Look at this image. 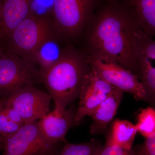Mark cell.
<instances>
[{"label":"cell","instance_id":"obj_1","mask_svg":"<svg viewBox=\"0 0 155 155\" xmlns=\"http://www.w3.org/2000/svg\"><path fill=\"white\" fill-rule=\"evenodd\" d=\"M86 29V53L107 56L141 78L137 57L145 33L130 6L108 0L94 13Z\"/></svg>","mask_w":155,"mask_h":155},{"label":"cell","instance_id":"obj_2","mask_svg":"<svg viewBox=\"0 0 155 155\" xmlns=\"http://www.w3.org/2000/svg\"><path fill=\"white\" fill-rule=\"evenodd\" d=\"M90 69L86 52L68 46L61 50L50 66L39 70L40 81L55 104L66 108L79 97Z\"/></svg>","mask_w":155,"mask_h":155},{"label":"cell","instance_id":"obj_3","mask_svg":"<svg viewBox=\"0 0 155 155\" xmlns=\"http://www.w3.org/2000/svg\"><path fill=\"white\" fill-rule=\"evenodd\" d=\"M55 39L51 17L31 12L7 39L6 48L7 51L36 64L41 49Z\"/></svg>","mask_w":155,"mask_h":155},{"label":"cell","instance_id":"obj_4","mask_svg":"<svg viewBox=\"0 0 155 155\" xmlns=\"http://www.w3.org/2000/svg\"><path fill=\"white\" fill-rule=\"evenodd\" d=\"M98 0H54L51 21L56 39L75 38L86 29Z\"/></svg>","mask_w":155,"mask_h":155},{"label":"cell","instance_id":"obj_5","mask_svg":"<svg viewBox=\"0 0 155 155\" xmlns=\"http://www.w3.org/2000/svg\"><path fill=\"white\" fill-rule=\"evenodd\" d=\"M60 144L46 138L34 121L24 123L16 132L4 137L2 155H56Z\"/></svg>","mask_w":155,"mask_h":155},{"label":"cell","instance_id":"obj_6","mask_svg":"<svg viewBox=\"0 0 155 155\" xmlns=\"http://www.w3.org/2000/svg\"><path fill=\"white\" fill-rule=\"evenodd\" d=\"M40 80L35 64L7 51L0 57V97L5 98Z\"/></svg>","mask_w":155,"mask_h":155},{"label":"cell","instance_id":"obj_7","mask_svg":"<svg viewBox=\"0 0 155 155\" xmlns=\"http://www.w3.org/2000/svg\"><path fill=\"white\" fill-rule=\"evenodd\" d=\"M87 53L91 67L111 85L133 95L137 101H147L146 92L138 76L107 56Z\"/></svg>","mask_w":155,"mask_h":155},{"label":"cell","instance_id":"obj_8","mask_svg":"<svg viewBox=\"0 0 155 155\" xmlns=\"http://www.w3.org/2000/svg\"><path fill=\"white\" fill-rule=\"evenodd\" d=\"M1 99L14 108L25 123L36 121L50 113L52 98L48 93L29 86Z\"/></svg>","mask_w":155,"mask_h":155},{"label":"cell","instance_id":"obj_9","mask_svg":"<svg viewBox=\"0 0 155 155\" xmlns=\"http://www.w3.org/2000/svg\"><path fill=\"white\" fill-rule=\"evenodd\" d=\"M115 87L91 67L84 78L78 97L79 101L75 117L76 124L85 116H90Z\"/></svg>","mask_w":155,"mask_h":155},{"label":"cell","instance_id":"obj_10","mask_svg":"<svg viewBox=\"0 0 155 155\" xmlns=\"http://www.w3.org/2000/svg\"><path fill=\"white\" fill-rule=\"evenodd\" d=\"M55 104L54 110L39 119L38 122L41 130L47 139L54 143H67L66 136L69 129L76 125L75 112L73 108L67 110Z\"/></svg>","mask_w":155,"mask_h":155},{"label":"cell","instance_id":"obj_11","mask_svg":"<svg viewBox=\"0 0 155 155\" xmlns=\"http://www.w3.org/2000/svg\"><path fill=\"white\" fill-rule=\"evenodd\" d=\"M31 0H2L0 9V38L7 40L31 12Z\"/></svg>","mask_w":155,"mask_h":155},{"label":"cell","instance_id":"obj_12","mask_svg":"<svg viewBox=\"0 0 155 155\" xmlns=\"http://www.w3.org/2000/svg\"><path fill=\"white\" fill-rule=\"evenodd\" d=\"M124 91L115 87L110 94L90 116L93 122L90 131L92 135L102 133L113 120L122 101Z\"/></svg>","mask_w":155,"mask_h":155},{"label":"cell","instance_id":"obj_13","mask_svg":"<svg viewBox=\"0 0 155 155\" xmlns=\"http://www.w3.org/2000/svg\"><path fill=\"white\" fill-rule=\"evenodd\" d=\"M134 10L142 30L148 36L155 34V0H123Z\"/></svg>","mask_w":155,"mask_h":155},{"label":"cell","instance_id":"obj_14","mask_svg":"<svg viewBox=\"0 0 155 155\" xmlns=\"http://www.w3.org/2000/svg\"><path fill=\"white\" fill-rule=\"evenodd\" d=\"M137 129L135 125L127 120L116 119L113 123L112 132L107 138L123 148L130 150L133 148Z\"/></svg>","mask_w":155,"mask_h":155},{"label":"cell","instance_id":"obj_15","mask_svg":"<svg viewBox=\"0 0 155 155\" xmlns=\"http://www.w3.org/2000/svg\"><path fill=\"white\" fill-rule=\"evenodd\" d=\"M137 62L140 73L142 83L146 92L147 101L154 104L155 98V69L150 59L139 55Z\"/></svg>","mask_w":155,"mask_h":155},{"label":"cell","instance_id":"obj_16","mask_svg":"<svg viewBox=\"0 0 155 155\" xmlns=\"http://www.w3.org/2000/svg\"><path fill=\"white\" fill-rule=\"evenodd\" d=\"M103 146L97 140L78 143H65L56 155H98Z\"/></svg>","mask_w":155,"mask_h":155},{"label":"cell","instance_id":"obj_17","mask_svg":"<svg viewBox=\"0 0 155 155\" xmlns=\"http://www.w3.org/2000/svg\"><path fill=\"white\" fill-rule=\"evenodd\" d=\"M135 127L137 132L146 138L155 133V110L148 107L142 110L137 117Z\"/></svg>","mask_w":155,"mask_h":155},{"label":"cell","instance_id":"obj_18","mask_svg":"<svg viewBox=\"0 0 155 155\" xmlns=\"http://www.w3.org/2000/svg\"><path fill=\"white\" fill-rule=\"evenodd\" d=\"M22 125L11 121L0 110V140L3 142L4 137L16 132Z\"/></svg>","mask_w":155,"mask_h":155},{"label":"cell","instance_id":"obj_19","mask_svg":"<svg viewBox=\"0 0 155 155\" xmlns=\"http://www.w3.org/2000/svg\"><path fill=\"white\" fill-rule=\"evenodd\" d=\"M149 58L152 61L155 59V42L153 38L145 33L143 35L139 47L138 55Z\"/></svg>","mask_w":155,"mask_h":155},{"label":"cell","instance_id":"obj_20","mask_svg":"<svg viewBox=\"0 0 155 155\" xmlns=\"http://www.w3.org/2000/svg\"><path fill=\"white\" fill-rule=\"evenodd\" d=\"M98 155H135L133 148L130 150L123 148L122 147L112 143L107 138L104 146H103Z\"/></svg>","mask_w":155,"mask_h":155},{"label":"cell","instance_id":"obj_21","mask_svg":"<svg viewBox=\"0 0 155 155\" xmlns=\"http://www.w3.org/2000/svg\"><path fill=\"white\" fill-rule=\"evenodd\" d=\"M133 149L135 155H155V133L145 138L141 145Z\"/></svg>","mask_w":155,"mask_h":155},{"label":"cell","instance_id":"obj_22","mask_svg":"<svg viewBox=\"0 0 155 155\" xmlns=\"http://www.w3.org/2000/svg\"><path fill=\"white\" fill-rule=\"evenodd\" d=\"M0 110L13 122L21 125L24 124L23 120L17 111L11 106L3 103L2 99L0 100Z\"/></svg>","mask_w":155,"mask_h":155},{"label":"cell","instance_id":"obj_23","mask_svg":"<svg viewBox=\"0 0 155 155\" xmlns=\"http://www.w3.org/2000/svg\"><path fill=\"white\" fill-rule=\"evenodd\" d=\"M0 148L3 150V142L1 140H0Z\"/></svg>","mask_w":155,"mask_h":155},{"label":"cell","instance_id":"obj_24","mask_svg":"<svg viewBox=\"0 0 155 155\" xmlns=\"http://www.w3.org/2000/svg\"><path fill=\"white\" fill-rule=\"evenodd\" d=\"M4 51L2 49V48L0 47V57H1V55L3 53H4Z\"/></svg>","mask_w":155,"mask_h":155},{"label":"cell","instance_id":"obj_25","mask_svg":"<svg viewBox=\"0 0 155 155\" xmlns=\"http://www.w3.org/2000/svg\"><path fill=\"white\" fill-rule=\"evenodd\" d=\"M2 0H0V9H1V6H2Z\"/></svg>","mask_w":155,"mask_h":155},{"label":"cell","instance_id":"obj_26","mask_svg":"<svg viewBox=\"0 0 155 155\" xmlns=\"http://www.w3.org/2000/svg\"><path fill=\"white\" fill-rule=\"evenodd\" d=\"M1 98L0 97V100H1Z\"/></svg>","mask_w":155,"mask_h":155}]
</instances>
